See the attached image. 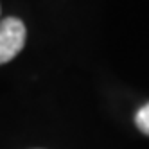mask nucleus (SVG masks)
Instances as JSON below:
<instances>
[{
	"label": "nucleus",
	"instance_id": "2",
	"mask_svg": "<svg viewBox=\"0 0 149 149\" xmlns=\"http://www.w3.org/2000/svg\"><path fill=\"white\" fill-rule=\"evenodd\" d=\"M135 124H136V127L142 133L149 135V102L144 104L142 108L136 111V115H135Z\"/></svg>",
	"mask_w": 149,
	"mask_h": 149
},
{
	"label": "nucleus",
	"instance_id": "1",
	"mask_svg": "<svg viewBox=\"0 0 149 149\" xmlns=\"http://www.w3.org/2000/svg\"><path fill=\"white\" fill-rule=\"evenodd\" d=\"M27 31L22 20L4 18L0 20V65L11 61L25 45Z\"/></svg>",
	"mask_w": 149,
	"mask_h": 149
}]
</instances>
